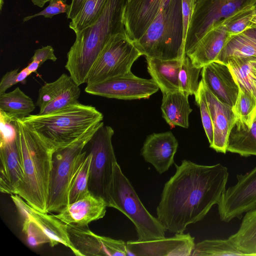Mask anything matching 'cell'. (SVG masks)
<instances>
[{"label":"cell","instance_id":"cell-37","mask_svg":"<svg viewBox=\"0 0 256 256\" xmlns=\"http://www.w3.org/2000/svg\"><path fill=\"white\" fill-rule=\"evenodd\" d=\"M194 96L196 102L200 108L202 124L210 145L214 138L213 126L202 80Z\"/></svg>","mask_w":256,"mask_h":256},{"label":"cell","instance_id":"cell-10","mask_svg":"<svg viewBox=\"0 0 256 256\" xmlns=\"http://www.w3.org/2000/svg\"><path fill=\"white\" fill-rule=\"evenodd\" d=\"M256 0H196L184 42L186 54L212 27Z\"/></svg>","mask_w":256,"mask_h":256},{"label":"cell","instance_id":"cell-28","mask_svg":"<svg viewBox=\"0 0 256 256\" xmlns=\"http://www.w3.org/2000/svg\"><path fill=\"white\" fill-rule=\"evenodd\" d=\"M228 238L244 256H256V207L245 213L238 230Z\"/></svg>","mask_w":256,"mask_h":256},{"label":"cell","instance_id":"cell-29","mask_svg":"<svg viewBox=\"0 0 256 256\" xmlns=\"http://www.w3.org/2000/svg\"><path fill=\"white\" fill-rule=\"evenodd\" d=\"M33 100L19 87L12 92L0 94V110L16 117L27 116L34 110Z\"/></svg>","mask_w":256,"mask_h":256},{"label":"cell","instance_id":"cell-17","mask_svg":"<svg viewBox=\"0 0 256 256\" xmlns=\"http://www.w3.org/2000/svg\"><path fill=\"white\" fill-rule=\"evenodd\" d=\"M10 198L22 216L33 221L47 235L50 239L51 246L62 244L69 248L76 256H79L69 239L66 224L54 214L36 210L18 194H12Z\"/></svg>","mask_w":256,"mask_h":256},{"label":"cell","instance_id":"cell-39","mask_svg":"<svg viewBox=\"0 0 256 256\" xmlns=\"http://www.w3.org/2000/svg\"><path fill=\"white\" fill-rule=\"evenodd\" d=\"M16 117L0 110V144L16 140V128L15 119Z\"/></svg>","mask_w":256,"mask_h":256},{"label":"cell","instance_id":"cell-21","mask_svg":"<svg viewBox=\"0 0 256 256\" xmlns=\"http://www.w3.org/2000/svg\"><path fill=\"white\" fill-rule=\"evenodd\" d=\"M107 207L102 198L90 192L83 198L67 204L54 215L66 224L88 225L92 222L104 218Z\"/></svg>","mask_w":256,"mask_h":256},{"label":"cell","instance_id":"cell-16","mask_svg":"<svg viewBox=\"0 0 256 256\" xmlns=\"http://www.w3.org/2000/svg\"><path fill=\"white\" fill-rule=\"evenodd\" d=\"M172 0H128L123 12L126 35L132 42L140 38L160 10Z\"/></svg>","mask_w":256,"mask_h":256},{"label":"cell","instance_id":"cell-26","mask_svg":"<svg viewBox=\"0 0 256 256\" xmlns=\"http://www.w3.org/2000/svg\"><path fill=\"white\" fill-rule=\"evenodd\" d=\"M226 152L244 157L256 156V116L250 127L236 119L228 137Z\"/></svg>","mask_w":256,"mask_h":256},{"label":"cell","instance_id":"cell-18","mask_svg":"<svg viewBox=\"0 0 256 256\" xmlns=\"http://www.w3.org/2000/svg\"><path fill=\"white\" fill-rule=\"evenodd\" d=\"M202 80L222 102L233 107L236 100L239 85L228 65L215 60L202 68Z\"/></svg>","mask_w":256,"mask_h":256},{"label":"cell","instance_id":"cell-32","mask_svg":"<svg viewBox=\"0 0 256 256\" xmlns=\"http://www.w3.org/2000/svg\"><path fill=\"white\" fill-rule=\"evenodd\" d=\"M191 256H244L228 238L226 240H206L195 244Z\"/></svg>","mask_w":256,"mask_h":256},{"label":"cell","instance_id":"cell-2","mask_svg":"<svg viewBox=\"0 0 256 256\" xmlns=\"http://www.w3.org/2000/svg\"><path fill=\"white\" fill-rule=\"evenodd\" d=\"M16 142L23 170L15 194L36 210L47 212L52 155L56 148L16 118Z\"/></svg>","mask_w":256,"mask_h":256},{"label":"cell","instance_id":"cell-3","mask_svg":"<svg viewBox=\"0 0 256 256\" xmlns=\"http://www.w3.org/2000/svg\"><path fill=\"white\" fill-rule=\"evenodd\" d=\"M126 1L108 0L96 22L76 34L65 68L78 86L86 83L89 72L111 37L126 32L123 12Z\"/></svg>","mask_w":256,"mask_h":256},{"label":"cell","instance_id":"cell-40","mask_svg":"<svg viewBox=\"0 0 256 256\" xmlns=\"http://www.w3.org/2000/svg\"><path fill=\"white\" fill-rule=\"evenodd\" d=\"M20 68L6 72L2 77L0 82V94L6 92L12 86L18 83L24 84L26 78L32 73L25 68L20 72Z\"/></svg>","mask_w":256,"mask_h":256},{"label":"cell","instance_id":"cell-42","mask_svg":"<svg viewBox=\"0 0 256 256\" xmlns=\"http://www.w3.org/2000/svg\"><path fill=\"white\" fill-rule=\"evenodd\" d=\"M196 0H181L183 19L184 42ZM185 53V52H184Z\"/></svg>","mask_w":256,"mask_h":256},{"label":"cell","instance_id":"cell-1","mask_svg":"<svg viewBox=\"0 0 256 256\" xmlns=\"http://www.w3.org/2000/svg\"><path fill=\"white\" fill-rule=\"evenodd\" d=\"M174 165L175 174L164 184L156 210L166 231L180 234L218 204L226 189L229 172L220 163L206 166L184 160Z\"/></svg>","mask_w":256,"mask_h":256},{"label":"cell","instance_id":"cell-48","mask_svg":"<svg viewBox=\"0 0 256 256\" xmlns=\"http://www.w3.org/2000/svg\"><path fill=\"white\" fill-rule=\"evenodd\" d=\"M252 72L256 76V56H254L252 61Z\"/></svg>","mask_w":256,"mask_h":256},{"label":"cell","instance_id":"cell-49","mask_svg":"<svg viewBox=\"0 0 256 256\" xmlns=\"http://www.w3.org/2000/svg\"><path fill=\"white\" fill-rule=\"evenodd\" d=\"M252 84H253L254 90V95L255 96V98H256V76H255L254 75H253L252 74Z\"/></svg>","mask_w":256,"mask_h":256},{"label":"cell","instance_id":"cell-38","mask_svg":"<svg viewBox=\"0 0 256 256\" xmlns=\"http://www.w3.org/2000/svg\"><path fill=\"white\" fill-rule=\"evenodd\" d=\"M22 218V230L30 246H36L46 243L50 244L49 238L33 221L26 217Z\"/></svg>","mask_w":256,"mask_h":256},{"label":"cell","instance_id":"cell-4","mask_svg":"<svg viewBox=\"0 0 256 256\" xmlns=\"http://www.w3.org/2000/svg\"><path fill=\"white\" fill-rule=\"evenodd\" d=\"M103 118L95 107L78 102L52 113L30 114L20 119L56 149L77 140Z\"/></svg>","mask_w":256,"mask_h":256},{"label":"cell","instance_id":"cell-43","mask_svg":"<svg viewBox=\"0 0 256 256\" xmlns=\"http://www.w3.org/2000/svg\"><path fill=\"white\" fill-rule=\"evenodd\" d=\"M57 58L54 54V50L50 46H46L39 48L34 51L32 58V60H36L40 63V66L48 60L54 62Z\"/></svg>","mask_w":256,"mask_h":256},{"label":"cell","instance_id":"cell-35","mask_svg":"<svg viewBox=\"0 0 256 256\" xmlns=\"http://www.w3.org/2000/svg\"><path fill=\"white\" fill-rule=\"evenodd\" d=\"M202 68L194 66L187 55L183 57L178 74L180 90L189 96L194 95L199 88Z\"/></svg>","mask_w":256,"mask_h":256},{"label":"cell","instance_id":"cell-7","mask_svg":"<svg viewBox=\"0 0 256 256\" xmlns=\"http://www.w3.org/2000/svg\"><path fill=\"white\" fill-rule=\"evenodd\" d=\"M102 122L78 140L56 148L52 158L47 205V212H58L68 204V190L74 164Z\"/></svg>","mask_w":256,"mask_h":256},{"label":"cell","instance_id":"cell-46","mask_svg":"<svg viewBox=\"0 0 256 256\" xmlns=\"http://www.w3.org/2000/svg\"><path fill=\"white\" fill-rule=\"evenodd\" d=\"M244 34L256 40V26H252L251 27L242 32Z\"/></svg>","mask_w":256,"mask_h":256},{"label":"cell","instance_id":"cell-19","mask_svg":"<svg viewBox=\"0 0 256 256\" xmlns=\"http://www.w3.org/2000/svg\"><path fill=\"white\" fill-rule=\"evenodd\" d=\"M178 146V141L170 131L153 133L146 137L140 154L157 172L162 174L174 164Z\"/></svg>","mask_w":256,"mask_h":256},{"label":"cell","instance_id":"cell-31","mask_svg":"<svg viewBox=\"0 0 256 256\" xmlns=\"http://www.w3.org/2000/svg\"><path fill=\"white\" fill-rule=\"evenodd\" d=\"M108 0H86L78 14L69 24V27L77 34L93 24L98 18Z\"/></svg>","mask_w":256,"mask_h":256},{"label":"cell","instance_id":"cell-15","mask_svg":"<svg viewBox=\"0 0 256 256\" xmlns=\"http://www.w3.org/2000/svg\"><path fill=\"white\" fill-rule=\"evenodd\" d=\"M194 238L189 233L175 234L170 238L126 242L129 256H190L195 246Z\"/></svg>","mask_w":256,"mask_h":256},{"label":"cell","instance_id":"cell-14","mask_svg":"<svg viewBox=\"0 0 256 256\" xmlns=\"http://www.w3.org/2000/svg\"><path fill=\"white\" fill-rule=\"evenodd\" d=\"M80 89L70 76L63 73L56 80L46 82L38 90L36 104L39 114H46L78 102Z\"/></svg>","mask_w":256,"mask_h":256},{"label":"cell","instance_id":"cell-47","mask_svg":"<svg viewBox=\"0 0 256 256\" xmlns=\"http://www.w3.org/2000/svg\"><path fill=\"white\" fill-rule=\"evenodd\" d=\"M34 5H36L40 8H42L44 5L48 2L51 0H30Z\"/></svg>","mask_w":256,"mask_h":256},{"label":"cell","instance_id":"cell-36","mask_svg":"<svg viewBox=\"0 0 256 256\" xmlns=\"http://www.w3.org/2000/svg\"><path fill=\"white\" fill-rule=\"evenodd\" d=\"M256 14L254 6L244 8L224 21L230 36L240 34L252 26V20Z\"/></svg>","mask_w":256,"mask_h":256},{"label":"cell","instance_id":"cell-6","mask_svg":"<svg viewBox=\"0 0 256 256\" xmlns=\"http://www.w3.org/2000/svg\"><path fill=\"white\" fill-rule=\"evenodd\" d=\"M108 207L116 208L134 224L138 240L148 241L165 238V228L157 218L144 207L128 179L116 162L106 201Z\"/></svg>","mask_w":256,"mask_h":256},{"label":"cell","instance_id":"cell-11","mask_svg":"<svg viewBox=\"0 0 256 256\" xmlns=\"http://www.w3.org/2000/svg\"><path fill=\"white\" fill-rule=\"evenodd\" d=\"M237 182L226 189L218 204L222 221L240 218L256 207V166L245 174L236 175Z\"/></svg>","mask_w":256,"mask_h":256},{"label":"cell","instance_id":"cell-34","mask_svg":"<svg viewBox=\"0 0 256 256\" xmlns=\"http://www.w3.org/2000/svg\"><path fill=\"white\" fill-rule=\"evenodd\" d=\"M232 110L236 119L250 127L256 116V98L246 89L239 86L238 94Z\"/></svg>","mask_w":256,"mask_h":256},{"label":"cell","instance_id":"cell-51","mask_svg":"<svg viewBox=\"0 0 256 256\" xmlns=\"http://www.w3.org/2000/svg\"><path fill=\"white\" fill-rule=\"evenodd\" d=\"M254 10H255V13L256 14V2H255L254 5Z\"/></svg>","mask_w":256,"mask_h":256},{"label":"cell","instance_id":"cell-52","mask_svg":"<svg viewBox=\"0 0 256 256\" xmlns=\"http://www.w3.org/2000/svg\"></svg>","mask_w":256,"mask_h":256},{"label":"cell","instance_id":"cell-30","mask_svg":"<svg viewBox=\"0 0 256 256\" xmlns=\"http://www.w3.org/2000/svg\"><path fill=\"white\" fill-rule=\"evenodd\" d=\"M256 56V40L241 33L231 36L216 60L224 63L232 57Z\"/></svg>","mask_w":256,"mask_h":256},{"label":"cell","instance_id":"cell-13","mask_svg":"<svg viewBox=\"0 0 256 256\" xmlns=\"http://www.w3.org/2000/svg\"><path fill=\"white\" fill-rule=\"evenodd\" d=\"M67 230L79 256H128L124 240L98 235L90 230L88 225L67 224Z\"/></svg>","mask_w":256,"mask_h":256},{"label":"cell","instance_id":"cell-24","mask_svg":"<svg viewBox=\"0 0 256 256\" xmlns=\"http://www.w3.org/2000/svg\"><path fill=\"white\" fill-rule=\"evenodd\" d=\"M146 58L148 71L162 94L180 90L178 74L183 58L174 60Z\"/></svg>","mask_w":256,"mask_h":256},{"label":"cell","instance_id":"cell-25","mask_svg":"<svg viewBox=\"0 0 256 256\" xmlns=\"http://www.w3.org/2000/svg\"><path fill=\"white\" fill-rule=\"evenodd\" d=\"M188 96L180 90L162 94L160 107L162 115L170 127H188L189 115L192 112Z\"/></svg>","mask_w":256,"mask_h":256},{"label":"cell","instance_id":"cell-8","mask_svg":"<svg viewBox=\"0 0 256 256\" xmlns=\"http://www.w3.org/2000/svg\"><path fill=\"white\" fill-rule=\"evenodd\" d=\"M141 56L126 32L113 36L89 72L86 84L102 82L131 72L132 64Z\"/></svg>","mask_w":256,"mask_h":256},{"label":"cell","instance_id":"cell-5","mask_svg":"<svg viewBox=\"0 0 256 256\" xmlns=\"http://www.w3.org/2000/svg\"><path fill=\"white\" fill-rule=\"evenodd\" d=\"M133 43L146 57L174 60L186 55L181 0H172L160 10L142 36Z\"/></svg>","mask_w":256,"mask_h":256},{"label":"cell","instance_id":"cell-20","mask_svg":"<svg viewBox=\"0 0 256 256\" xmlns=\"http://www.w3.org/2000/svg\"><path fill=\"white\" fill-rule=\"evenodd\" d=\"M202 81L214 130L213 142L210 146L226 154L228 137L236 118L232 107L220 101Z\"/></svg>","mask_w":256,"mask_h":256},{"label":"cell","instance_id":"cell-9","mask_svg":"<svg viewBox=\"0 0 256 256\" xmlns=\"http://www.w3.org/2000/svg\"><path fill=\"white\" fill-rule=\"evenodd\" d=\"M114 134L112 128L102 122L87 144L88 152L92 155L89 191L106 202L112 180L114 164L117 162L112 144Z\"/></svg>","mask_w":256,"mask_h":256},{"label":"cell","instance_id":"cell-23","mask_svg":"<svg viewBox=\"0 0 256 256\" xmlns=\"http://www.w3.org/2000/svg\"><path fill=\"white\" fill-rule=\"evenodd\" d=\"M0 190L15 194L22 180L23 170L16 140L0 144Z\"/></svg>","mask_w":256,"mask_h":256},{"label":"cell","instance_id":"cell-33","mask_svg":"<svg viewBox=\"0 0 256 256\" xmlns=\"http://www.w3.org/2000/svg\"><path fill=\"white\" fill-rule=\"evenodd\" d=\"M254 57H232L224 63L230 68L239 86L246 89L253 95L252 61Z\"/></svg>","mask_w":256,"mask_h":256},{"label":"cell","instance_id":"cell-50","mask_svg":"<svg viewBox=\"0 0 256 256\" xmlns=\"http://www.w3.org/2000/svg\"><path fill=\"white\" fill-rule=\"evenodd\" d=\"M252 26H256V14H255L252 17Z\"/></svg>","mask_w":256,"mask_h":256},{"label":"cell","instance_id":"cell-45","mask_svg":"<svg viewBox=\"0 0 256 256\" xmlns=\"http://www.w3.org/2000/svg\"><path fill=\"white\" fill-rule=\"evenodd\" d=\"M40 66V64L39 62L36 60H32L26 68L31 73H32L36 72Z\"/></svg>","mask_w":256,"mask_h":256},{"label":"cell","instance_id":"cell-22","mask_svg":"<svg viewBox=\"0 0 256 256\" xmlns=\"http://www.w3.org/2000/svg\"><path fill=\"white\" fill-rule=\"evenodd\" d=\"M230 37L224 22H220L210 28L186 55L194 66L202 68L216 60Z\"/></svg>","mask_w":256,"mask_h":256},{"label":"cell","instance_id":"cell-27","mask_svg":"<svg viewBox=\"0 0 256 256\" xmlns=\"http://www.w3.org/2000/svg\"><path fill=\"white\" fill-rule=\"evenodd\" d=\"M91 160V154L84 150L78 158L68 184V204L83 198L90 192L88 180Z\"/></svg>","mask_w":256,"mask_h":256},{"label":"cell","instance_id":"cell-41","mask_svg":"<svg viewBox=\"0 0 256 256\" xmlns=\"http://www.w3.org/2000/svg\"><path fill=\"white\" fill-rule=\"evenodd\" d=\"M70 6V4H66V0H51L50 1L49 5L42 10L33 15L26 16L24 18L23 21L25 22L38 16H42L46 18H52L60 14H66Z\"/></svg>","mask_w":256,"mask_h":256},{"label":"cell","instance_id":"cell-44","mask_svg":"<svg viewBox=\"0 0 256 256\" xmlns=\"http://www.w3.org/2000/svg\"><path fill=\"white\" fill-rule=\"evenodd\" d=\"M86 0H72L69 10L66 13L68 19L72 20L80 12Z\"/></svg>","mask_w":256,"mask_h":256},{"label":"cell","instance_id":"cell-12","mask_svg":"<svg viewBox=\"0 0 256 256\" xmlns=\"http://www.w3.org/2000/svg\"><path fill=\"white\" fill-rule=\"evenodd\" d=\"M158 90L152 78H141L130 72L102 82L86 85L84 91L107 98L131 100L148 98Z\"/></svg>","mask_w":256,"mask_h":256}]
</instances>
